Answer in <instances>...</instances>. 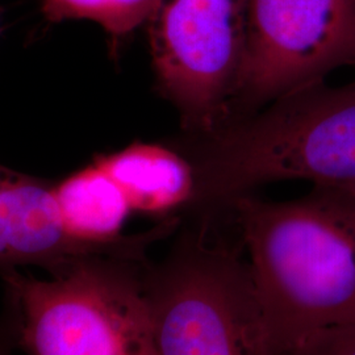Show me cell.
Returning <instances> with one entry per match:
<instances>
[{"mask_svg":"<svg viewBox=\"0 0 355 355\" xmlns=\"http://www.w3.org/2000/svg\"><path fill=\"white\" fill-rule=\"evenodd\" d=\"M352 193H354V192H352ZM354 195H355V193H354Z\"/></svg>","mask_w":355,"mask_h":355,"instance_id":"cell-13","label":"cell"},{"mask_svg":"<svg viewBox=\"0 0 355 355\" xmlns=\"http://www.w3.org/2000/svg\"><path fill=\"white\" fill-rule=\"evenodd\" d=\"M95 164L114 179L127 196L133 214L178 218L196 204V175L190 159L157 144L136 142L112 154L99 155Z\"/></svg>","mask_w":355,"mask_h":355,"instance_id":"cell-9","label":"cell"},{"mask_svg":"<svg viewBox=\"0 0 355 355\" xmlns=\"http://www.w3.org/2000/svg\"><path fill=\"white\" fill-rule=\"evenodd\" d=\"M249 0H159L148 26L158 91L191 137L224 125L246 49Z\"/></svg>","mask_w":355,"mask_h":355,"instance_id":"cell-5","label":"cell"},{"mask_svg":"<svg viewBox=\"0 0 355 355\" xmlns=\"http://www.w3.org/2000/svg\"><path fill=\"white\" fill-rule=\"evenodd\" d=\"M345 66H355V0H249L246 49L228 121L321 85Z\"/></svg>","mask_w":355,"mask_h":355,"instance_id":"cell-6","label":"cell"},{"mask_svg":"<svg viewBox=\"0 0 355 355\" xmlns=\"http://www.w3.org/2000/svg\"><path fill=\"white\" fill-rule=\"evenodd\" d=\"M15 349L12 336L10 329L4 321V318H0V355H12Z\"/></svg>","mask_w":355,"mask_h":355,"instance_id":"cell-12","label":"cell"},{"mask_svg":"<svg viewBox=\"0 0 355 355\" xmlns=\"http://www.w3.org/2000/svg\"><path fill=\"white\" fill-rule=\"evenodd\" d=\"M296 355H355V327L333 330Z\"/></svg>","mask_w":355,"mask_h":355,"instance_id":"cell-11","label":"cell"},{"mask_svg":"<svg viewBox=\"0 0 355 355\" xmlns=\"http://www.w3.org/2000/svg\"><path fill=\"white\" fill-rule=\"evenodd\" d=\"M54 198L66 232L89 246L148 249L177 229L174 221H164L149 232L124 236L132 208L119 184L95 162L54 183Z\"/></svg>","mask_w":355,"mask_h":355,"instance_id":"cell-8","label":"cell"},{"mask_svg":"<svg viewBox=\"0 0 355 355\" xmlns=\"http://www.w3.org/2000/svg\"><path fill=\"white\" fill-rule=\"evenodd\" d=\"M54 183L0 165V272L37 266L53 274L83 254L121 252L89 246L66 232Z\"/></svg>","mask_w":355,"mask_h":355,"instance_id":"cell-7","label":"cell"},{"mask_svg":"<svg viewBox=\"0 0 355 355\" xmlns=\"http://www.w3.org/2000/svg\"><path fill=\"white\" fill-rule=\"evenodd\" d=\"M207 228L200 220L144 267L157 355H267L246 257Z\"/></svg>","mask_w":355,"mask_h":355,"instance_id":"cell-4","label":"cell"},{"mask_svg":"<svg viewBox=\"0 0 355 355\" xmlns=\"http://www.w3.org/2000/svg\"><path fill=\"white\" fill-rule=\"evenodd\" d=\"M159 0H42L44 16L53 23L86 19L98 23L117 48L146 26Z\"/></svg>","mask_w":355,"mask_h":355,"instance_id":"cell-10","label":"cell"},{"mask_svg":"<svg viewBox=\"0 0 355 355\" xmlns=\"http://www.w3.org/2000/svg\"><path fill=\"white\" fill-rule=\"evenodd\" d=\"M192 142L198 200L208 208L290 179L355 192V82L295 91Z\"/></svg>","mask_w":355,"mask_h":355,"instance_id":"cell-2","label":"cell"},{"mask_svg":"<svg viewBox=\"0 0 355 355\" xmlns=\"http://www.w3.org/2000/svg\"><path fill=\"white\" fill-rule=\"evenodd\" d=\"M228 208L241 232L267 355H296L333 330L355 327V195L313 187Z\"/></svg>","mask_w":355,"mask_h":355,"instance_id":"cell-1","label":"cell"},{"mask_svg":"<svg viewBox=\"0 0 355 355\" xmlns=\"http://www.w3.org/2000/svg\"><path fill=\"white\" fill-rule=\"evenodd\" d=\"M148 257L89 253L37 279L0 272L4 320L24 355H157L144 267Z\"/></svg>","mask_w":355,"mask_h":355,"instance_id":"cell-3","label":"cell"}]
</instances>
